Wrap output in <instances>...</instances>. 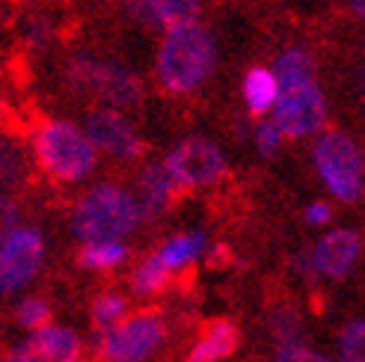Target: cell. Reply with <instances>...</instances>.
Returning <instances> with one entry per match:
<instances>
[{"label": "cell", "instance_id": "6da1fadb", "mask_svg": "<svg viewBox=\"0 0 365 362\" xmlns=\"http://www.w3.org/2000/svg\"><path fill=\"white\" fill-rule=\"evenodd\" d=\"M214 66H217V48L211 33L202 24L187 21L167 30L158 51V78L167 93L175 95L193 93L196 86H202L211 78Z\"/></svg>", "mask_w": 365, "mask_h": 362}, {"label": "cell", "instance_id": "7a4b0ae2", "mask_svg": "<svg viewBox=\"0 0 365 362\" xmlns=\"http://www.w3.org/2000/svg\"><path fill=\"white\" fill-rule=\"evenodd\" d=\"M143 220L140 202L116 185H98L78 199L71 211V229L86 244H110L131 234Z\"/></svg>", "mask_w": 365, "mask_h": 362}, {"label": "cell", "instance_id": "3957f363", "mask_svg": "<svg viewBox=\"0 0 365 362\" xmlns=\"http://www.w3.org/2000/svg\"><path fill=\"white\" fill-rule=\"evenodd\" d=\"M39 167L57 181H81L96 170L93 143L68 122H45L33 140Z\"/></svg>", "mask_w": 365, "mask_h": 362}, {"label": "cell", "instance_id": "277c9868", "mask_svg": "<svg viewBox=\"0 0 365 362\" xmlns=\"http://www.w3.org/2000/svg\"><path fill=\"white\" fill-rule=\"evenodd\" d=\"M163 338H167L163 312L140 309L96 336V356L101 362H149L160 351Z\"/></svg>", "mask_w": 365, "mask_h": 362}, {"label": "cell", "instance_id": "5b68a950", "mask_svg": "<svg viewBox=\"0 0 365 362\" xmlns=\"http://www.w3.org/2000/svg\"><path fill=\"white\" fill-rule=\"evenodd\" d=\"M315 167L341 202H359L365 196V157L351 134L344 131H327L318 137L315 149Z\"/></svg>", "mask_w": 365, "mask_h": 362}, {"label": "cell", "instance_id": "8992f818", "mask_svg": "<svg viewBox=\"0 0 365 362\" xmlns=\"http://www.w3.org/2000/svg\"><path fill=\"white\" fill-rule=\"evenodd\" d=\"M66 81L75 89H89V93L101 95L113 107H134L143 98V83L134 71L89 57L71 60L66 66Z\"/></svg>", "mask_w": 365, "mask_h": 362}, {"label": "cell", "instance_id": "52a82bcc", "mask_svg": "<svg viewBox=\"0 0 365 362\" xmlns=\"http://www.w3.org/2000/svg\"><path fill=\"white\" fill-rule=\"evenodd\" d=\"M163 167H167V172L181 190H187L220 181V175L226 172V157L220 146L211 143L208 137H187L167 155Z\"/></svg>", "mask_w": 365, "mask_h": 362}, {"label": "cell", "instance_id": "ba28073f", "mask_svg": "<svg viewBox=\"0 0 365 362\" xmlns=\"http://www.w3.org/2000/svg\"><path fill=\"white\" fill-rule=\"evenodd\" d=\"M273 107H277L273 125L279 128L282 137H309L321 131L327 122V104L315 83L282 89V95L277 98Z\"/></svg>", "mask_w": 365, "mask_h": 362}, {"label": "cell", "instance_id": "9c48e42d", "mask_svg": "<svg viewBox=\"0 0 365 362\" xmlns=\"http://www.w3.org/2000/svg\"><path fill=\"white\" fill-rule=\"evenodd\" d=\"M45 241L36 229H15L0 244V294L18 291L27 285L42 267Z\"/></svg>", "mask_w": 365, "mask_h": 362}, {"label": "cell", "instance_id": "30bf717a", "mask_svg": "<svg viewBox=\"0 0 365 362\" xmlns=\"http://www.w3.org/2000/svg\"><path fill=\"white\" fill-rule=\"evenodd\" d=\"M86 140L93 149H101L113 157H140L145 152V143L131 128V122L119 116L116 110H93L86 116Z\"/></svg>", "mask_w": 365, "mask_h": 362}, {"label": "cell", "instance_id": "8fae6325", "mask_svg": "<svg viewBox=\"0 0 365 362\" xmlns=\"http://www.w3.org/2000/svg\"><path fill=\"white\" fill-rule=\"evenodd\" d=\"M362 256V234L354 229H339L324 234L318 241V247L312 249V259L318 274L333 276V279H344L356 267Z\"/></svg>", "mask_w": 365, "mask_h": 362}, {"label": "cell", "instance_id": "7c38bea8", "mask_svg": "<svg viewBox=\"0 0 365 362\" xmlns=\"http://www.w3.org/2000/svg\"><path fill=\"white\" fill-rule=\"evenodd\" d=\"M238 345H241L238 324L229 318H211L202 327V333H199L196 345L190 348L185 362H220L238 351Z\"/></svg>", "mask_w": 365, "mask_h": 362}, {"label": "cell", "instance_id": "4fadbf2b", "mask_svg": "<svg viewBox=\"0 0 365 362\" xmlns=\"http://www.w3.org/2000/svg\"><path fill=\"white\" fill-rule=\"evenodd\" d=\"M122 4L137 21L158 24L167 30L193 21L199 12V0H122Z\"/></svg>", "mask_w": 365, "mask_h": 362}, {"label": "cell", "instance_id": "5bb4252c", "mask_svg": "<svg viewBox=\"0 0 365 362\" xmlns=\"http://www.w3.org/2000/svg\"><path fill=\"white\" fill-rule=\"evenodd\" d=\"M181 187L173 181V175L167 172L163 164H149L143 172V217L149 220H158L160 214H167L173 205H175V193Z\"/></svg>", "mask_w": 365, "mask_h": 362}, {"label": "cell", "instance_id": "9a60e30c", "mask_svg": "<svg viewBox=\"0 0 365 362\" xmlns=\"http://www.w3.org/2000/svg\"><path fill=\"white\" fill-rule=\"evenodd\" d=\"M30 353L39 362H75L81 356V338L75 330L66 327H45L27 341Z\"/></svg>", "mask_w": 365, "mask_h": 362}, {"label": "cell", "instance_id": "2e32d148", "mask_svg": "<svg viewBox=\"0 0 365 362\" xmlns=\"http://www.w3.org/2000/svg\"><path fill=\"white\" fill-rule=\"evenodd\" d=\"M244 98L250 107V116H264L279 98V83L273 78V71L255 66L244 78Z\"/></svg>", "mask_w": 365, "mask_h": 362}, {"label": "cell", "instance_id": "e0dca14e", "mask_svg": "<svg viewBox=\"0 0 365 362\" xmlns=\"http://www.w3.org/2000/svg\"><path fill=\"white\" fill-rule=\"evenodd\" d=\"M315 75V60L309 57L306 51H288L279 57L277 63V71H273V78L282 89H294V86H303V83H315L312 81Z\"/></svg>", "mask_w": 365, "mask_h": 362}, {"label": "cell", "instance_id": "ac0fdd59", "mask_svg": "<svg viewBox=\"0 0 365 362\" xmlns=\"http://www.w3.org/2000/svg\"><path fill=\"white\" fill-rule=\"evenodd\" d=\"M202 249H205V234L202 232H187V234H178V238L163 244L158 249V256L163 259V264H167L170 270H178V267L193 264Z\"/></svg>", "mask_w": 365, "mask_h": 362}, {"label": "cell", "instance_id": "d6986e66", "mask_svg": "<svg viewBox=\"0 0 365 362\" xmlns=\"http://www.w3.org/2000/svg\"><path fill=\"white\" fill-rule=\"evenodd\" d=\"M170 279H173V270L163 264V259L158 256H149L137 270H134V276H131V288L137 294L143 297H152V294H160V291H167L170 288Z\"/></svg>", "mask_w": 365, "mask_h": 362}, {"label": "cell", "instance_id": "ffe728a7", "mask_svg": "<svg viewBox=\"0 0 365 362\" xmlns=\"http://www.w3.org/2000/svg\"><path fill=\"white\" fill-rule=\"evenodd\" d=\"M27 181V155L15 140L0 137V185L21 187Z\"/></svg>", "mask_w": 365, "mask_h": 362}, {"label": "cell", "instance_id": "44dd1931", "mask_svg": "<svg viewBox=\"0 0 365 362\" xmlns=\"http://www.w3.org/2000/svg\"><path fill=\"white\" fill-rule=\"evenodd\" d=\"M128 259V247L119 241L110 244H86L78 252V264L86 270H110L116 264H122Z\"/></svg>", "mask_w": 365, "mask_h": 362}, {"label": "cell", "instance_id": "7402d4cb", "mask_svg": "<svg viewBox=\"0 0 365 362\" xmlns=\"http://www.w3.org/2000/svg\"><path fill=\"white\" fill-rule=\"evenodd\" d=\"M125 315H128V300L122 294H113V291L98 294L93 300V309H89V318H93L96 333H104V330L116 327Z\"/></svg>", "mask_w": 365, "mask_h": 362}, {"label": "cell", "instance_id": "603a6c76", "mask_svg": "<svg viewBox=\"0 0 365 362\" xmlns=\"http://www.w3.org/2000/svg\"><path fill=\"white\" fill-rule=\"evenodd\" d=\"M300 315L291 303H279L270 309V333L279 338V345H300Z\"/></svg>", "mask_w": 365, "mask_h": 362}, {"label": "cell", "instance_id": "cb8c5ba5", "mask_svg": "<svg viewBox=\"0 0 365 362\" xmlns=\"http://www.w3.org/2000/svg\"><path fill=\"white\" fill-rule=\"evenodd\" d=\"M51 318H53V309L39 297H27L24 303H18V309H15V321L21 324V327H30V330L51 327Z\"/></svg>", "mask_w": 365, "mask_h": 362}, {"label": "cell", "instance_id": "d4e9b609", "mask_svg": "<svg viewBox=\"0 0 365 362\" xmlns=\"http://www.w3.org/2000/svg\"><path fill=\"white\" fill-rule=\"evenodd\" d=\"M341 362H365V321H351L341 330Z\"/></svg>", "mask_w": 365, "mask_h": 362}, {"label": "cell", "instance_id": "484cf974", "mask_svg": "<svg viewBox=\"0 0 365 362\" xmlns=\"http://www.w3.org/2000/svg\"><path fill=\"white\" fill-rule=\"evenodd\" d=\"M277 362H333L315 351H309L306 345H279L277 351Z\"/></svg>", "mask_w": 365, "mask_h": 362}, {"label": "cell", "instance_id": "4316f807", "mask_svg": "<svg viewBox=\"0 0 365 362\" xmlns=\"http://www.w3.org/2000/svg\"><path fill=\"white\" fill-rule=\"evenodd\" d=\"M15 229H18V208L6 193H0V244H4Z\"/></svg>", "mask_w": 365, "mask_h": 362}, {"label": "cell", "instance_id": "83f0119b", "mask_svg": "<svg viewBox=\"0 0 365 362\" xmlns=\"http://www.w3.org/2000/svg\"><path fill=\"white\" fill-rule=\"evenodd\" d=\"M279 128L273 122H264V125H259V131H255V140H259V152L267 157V155H273L279 149Z\"/></svg>", "mask_w": 365, "mask_h": 362}, {"label": "cell", "instance_id": "f1b7e54d", "mask_svg": "<svg viewBox=\"0 0 365 362\" xmlns=\"http://www.w3.org/2000/svg\"><path fill=\"white\" fill-rule=\"evenodd\" d=\"M27 39H30L33 48L48 45V39H51V27H48L45 21H30V27H27Z\"/></svg>", "mask_w": 365, "mask_h": 362}, {"label": "cell", "instance_id": "f546056e", "mask_svg": "<svg viewBox=\"0 0 365 362\" xmlns=\"http://www.w3.org/2000/svg\"><path fill=\"white\" fill-rule=\"evenodd\" d=\"M294 267L300 270V274H303L309 282H315V276H318V267H315V259H312V249L300 252V256L294 259Z\"/></svg>", "mask_w": 365, "mask_h": 362}, {"label": "cell", "instance_id": "4dcf8cb0", "mask_svg": "<svg viewBox=\"0 0 365 362\" xmlns=\"http://www.w3.org/2000/svg\"><path fill=\"white\" fill-rule=\"evenodd\" d=\"M330 217H333V211H330V205H327V202H315V205L306 208V220L315 223V226L330 223Z\"/></svg>", "mask_w": 365, "mask_h": 362}, {"label": "cell", "instance_id": "1f68e13d", "mask_svg": "<svg viewBox=\"0 0 365 362\" xmlns=\"http://www.w3.org/2000/svg\"><path fill=\"white\" fill-rule=\"evenodd\" d=\"M229 259H232L229 247H226V244H217V247L208 252V267H223V264H229Z\"/></svg>", "mask_w": 365, "mask_h": 362}, {"label": "cell", "instance_id": "d6a6232c", "mask_svg": "<svg viewBox=\"0 0 365 362\" xmlns=\"http://www.w3.org/2000/svg\"><path fill=\"white\" fill-rule=\"evenodd\" d=\"M0 362H39L33 353H30V348L27 345H21V348H15V351H9V353H4L0 356Z\"/></svg>", "mask_w": 365, "mask_h": 362}, {"label": "cell", "instance_id": "836d02e7", "mask_svg": "<svg viewBox=\"0 0 365 362\" xmlns=\"http://www.w3.org/2000/svg\"><path fill=\"white\" fill-rule=\"evenodd\" d=\"M351 9L362 18V21H365V0H351Z\"/></svg>", "mask_w": 365, "mask_h": 362}, {"label": "cell", "instance_id": "e575fe53", "mask_svg": "<svg viewBox=\"0 0 365 362\" xmlns=\"http://www.w3.org/2000/svg\"><path fill=\"white\" fill-rule=\"evenodd\" d=\"M6 113V107H4V101H0V116H4Z\"/></svg>", "mask_w": 365, "mask_h": 362}, {"label": "cell", "instance_id": "d590c367", "mask_svg": "<svg viewBox=\"0 0 365 362\" xmlns=\"http://www.w3.org/2000/svg\"><path fill=\"white\" fill-rule=\"evenodd\" d=\"M75 362H96V359H81V356H78V359H75Z\"/></svg>", "mask_w": 365, "mask_h": 362}]
</instances>
